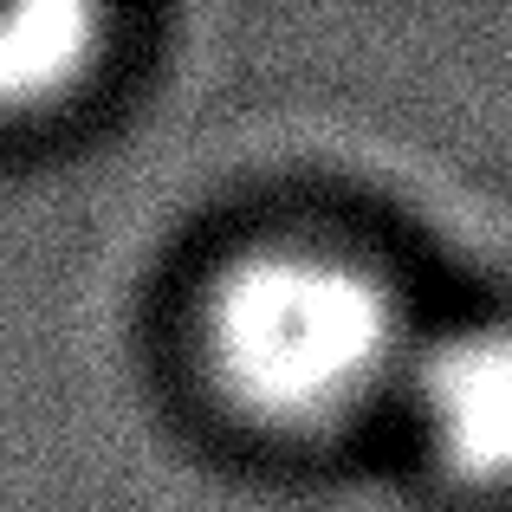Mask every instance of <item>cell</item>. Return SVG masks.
Segmentation results:
<instances>
[{
  "mask_svg": "<svg viewBox=\"0 0 512 512\" xmlns=\"http://www.w3.org/2000/svg\"><path fill=\"white\" fill-rule=\"evenodd\" d=\"M201 363L247 422L318 435L396 389L409 325L389 279L350 253L260 247L214 279Z\"/></svg>",
  "mask_w": 512,
  "mask_h": 512,
  "instance_id": "obj_1",
  "label": "cell"
},
{
  "mask_svg": "<svg viewBox=\"0 0 512 512\" xmlns=\"http://www.w3.org/2000/svg\"><path fill=\"white\" fill-rule=\"evenodd\" d=\"M396 396L448 480H512V325H461L409 344Z\"/></svg>",
  "mask_w": 512,
  "mask_h": 512,
  "instance_id": "obj_2",
  "label": "cell"
},
{
  "mask_svg": "<svg viewBox=\"0 0 512 512\" xmlns=\"http://www.w3.org/2000/svg\"><path fill=\"white\" fill-rule=\"evenodd\" d=\"M104 13L78 0L0 7V117H26L72 98L98 65Z\"/></svg>",
  "mask_w": 512,
  "mask_h": 512,
  "instance_id": "obj_3",
  "label": "cell"
}]
</instances>
